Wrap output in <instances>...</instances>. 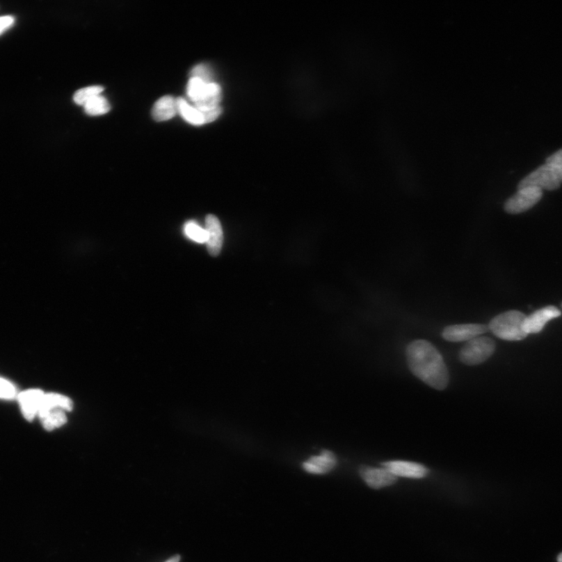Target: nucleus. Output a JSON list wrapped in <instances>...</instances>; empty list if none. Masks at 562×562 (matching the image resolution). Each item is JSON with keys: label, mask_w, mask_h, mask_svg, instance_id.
Segmentation results:
<instances>
[{"label": "nucleus", "mask_w": 562, "mask_h": 562, "mask_svg": "<svg viewBox=\"0 0 562 562\" xmlns=\"http://www.w3.org/2000/svg\"><path fill=\"white\" fill-rule=\"evenodd\" d=\"M408 367L425 384L443 391L449 385V374L443 357L431 343L417 340L406 350Z\"/></svg>", "instance_id": "nucleus-1"}, {"label": "nucleus", "mask_w": 562, "mask_h": 562, "mask_svg": "<svg viewBox=\"0 0 562 562\" xmlns=\"http://www.w3.org/2000/svg\"><path fill=\"white\" fill-rule=\"evenodd\" d=\"M527 316L519 311H508L495 317L490 322L488 328L501 339L515 342L525 339L528 336L523 330Z\"/></svg>", "instance_id": "nucleus-2"}, {"label": "nucleus", "mask_w": 562, "mask_h": 562, "mask_svg": "<svg viewBox=\"0 0 562 562\" xmlns=\"http://www.w3.org/2000/svg\"><path fill=\"white\" fill-rule=\"evenodd\" d=\"M187 93L195 107L201 112L213 111L220 107L221 88L217 83L207 84L200 79L191 78Z\"/></svg>", "instance_id": "nucleus-3"}, {"label": "nucleus", "mask_w": 562, "mask_h": 562, "mask_svg": "<svg viewBox=\"0 0 562 562\" xmlns=\"http://www.w3.org/2000/svg\"><path fill=\"white\" fill-rule=\"evenodd\" d=\"M495 342L487 337H477L468 342L460 351L459 360L467 366H476L487 361L495 353Z\"/></svg>", "instance_id": "nucleus-4"}, {"label": "nucleus", "mask_w": 562, "mask_h": 562, "mask_svg": "<svg viewBox=\"0 0 562 562\" xmlns=\"http://www.w3.org/2000/svg\"><path fill=\"white\" fill-rule=\"evenodd\" d=\"M561 183V179L556 171L545 163L522 179L518 187L519 189L531 187L542 191H553L558 189Z\"/></svg>", "instance_id": "nucleus-5"}, {"label": "nucleus", "mask_w": 562, "mask_h": 562, "mask_svg": "<svg viewBox=\"0 0 562 562\" xmlns=\"http://www.w3.org/2000/svg\"><path fill=\"white\" fill-rule=\"evenodd\" d=\"M543 196L539 188L527 187L519 189L518 193L506 202L504 209L510 214H519L533 207Z\"/></svg>", "instance_id": "nucleus-6"}, {"label": "nucleus", "mask_w": 562, "mask_h": 562, "mask_svg": "<svg viewBox=\"0 0 562 562\" xmlns=\"http://www.w3.org/2000/svg\"><path fill=\"white\" fill-rule=\"evenodd\" d=\"M488 330V326L484 324L452 325L444 328L442 336L446 341L451 342H469L475 337L487 333Z\"/></svg>", "instance_id": "nucleus-7"}, {"label": "nucleus", "mask_w": 562, "mask_h": 562, "mask_svg": "<svg viewBox=\"0 0 562 562\" xmlns=\"http://www.w3.org/2000/svg\"><path fill=\"white\" fill-rule=\"evenodd\" d=\"M45 393L40 389H30L17 394L23 416L28 421H33L40 412Z\"/></svg>", "instance_id": "nucleus-8"}, {"label": "nucleus", "mask_w": 562, "mask_h": 562, "mask_svg": "<svg viewBox=\"0 0 562 562\" xmlns=\"http://www.w3.org/2000/svg\"><path fill=\"white\" fill-rule=\"evenodd\" d=\"M561 314L560 310L554 306H547L527 316L523 323V330L528 335L540 333L547 322L559 317Z\"/></svg>", "instance_id": "nucleus-9"}, {"label": "nucleus", "mask_w": 562, "mask_h": 562, "mask_svg": "<svg viewBox=\"0 0 562 562\" xmlns=\"http://www.w3.org/2000/svg\"><path fill=\"white\" fill-rule=\"evenodd\" d=\"M360 474L369 488L376 490L392 486L397 481V477L385 468L378 469L369 467V466H362Z\"/></svg>", "instance_id": "nucleus-10"}, {"label": "nucleus", "mask_w": 562, "mask_h": 562, "mask_svg": "<svg viewBox=\"0 0 562 562\" xmlns=\"http://www.w3.org/2000/svg\"><path fill=\"white\" fill-rule=\"evenodd\" d=\"M384 468L397 476L421 479L429 474L424 465L406 461H390L382 464Z\"/></svg>", "instance_id": "nucleus-11"}, {"label": "nucleus", "mask_w": 562, "mask_h": 562, "mask_svg": "<svg viewBox=\"0 0 562 562\" xmlns=\"http://www.w3.org/2000/svg\"><path fill=\"white\" fill-rule=\"evenodd\" d=\"M206 232L208 252L212 257H217L221 251L223 234L220 222L215 216H207Z\"/></svg>", "instance_id": "nucleus-12"}, {"label": "nucleus", "mask_w": 562, "mask_h": 562, "mask_svg": "<svg viewBox=\"0 0 562 562\" xmlns=\"http://www.w3.org/2000/svg\"><path fill=\"white\" fill-rule=\"evenodd\" d=\"M337 465V458L330 451L325 450L321 455L310 458L305 461L303 469L309 474L322 475L333 470Z\"/></svg>", "instance_id": "nucleus-13"}, {"label": "nucleus", "mask_w": 562, "mask_h": 562, "mask_svg": "<svg viewBox=\"0 0 562 562\" xmlns=\"http://www.w3.org/2000/svg\"><path fill=\"white\" fill-rule=\"evenodd\" d=\"M72 408L73 402L66 396L55 393L45 394L38 417H40L55 410L72 411Z\"/></svg>", "instance_id": "nucleus-14"}, {"label": "nucleus", "mask_w": 562, "mask_h": 562, "mask_svg": "<svg viewBox=\"0 0 562 562\" xmlns=\"http://www.w3.org/2000/svg\"><path fill=\"white\" fill-rule=\"evenodd\" d=\"M177 112V99L170 95H166L159 99L153 106L152 115L153 119L161 122L173 118Z\"/></svg>", "instance_id": "nucleus-15"}, {"label": "nucleus", "mask_w": 562, "mask_h": 562, "mask_svg": "<svg viewBox=\"0 0 562 562\" xmlns=\"http://www.w3.org/2000/svg\"><path fill=\"white\" fill-rule=\"evenodd\" d=\"M177 112L191 125L200 126L206 125L205 117L203 113L195 106L189 105L186 100L182 98L177 99Z\"/></svg>", "instance_id": "nucleus-16"}, {"label": "nucleus", "mask_w": 562, "mask_h": 562, "mask_svg": "<svg viewBox=\"0 0 562 562\" xmlns=\"http://www.w3.org/2000/svg\"><path fill=\"white\" fill-rule=\"evenodd\" d=\"M62 410H55L40 417L42 426L48 431H52L67 423L66 414Z\"/></svg>", "instance_id": "nucleus-17"}, {"label": "nucleus", "mask_w": 562, "mask_h": 562, "mask_svg": "<svg viewBox=\"0 0 562 562\" xmlns=\"http://www.w3.org/2000/svg\"><path fill=\"white\" fill-rule=\"evenodd\" d=\"M84 106L86 113L90 116H99V115L106 114L111 111V105L100 95L89 100Z\"/></svg>", "instance_id": "nucleus-18"}, {"label": "nucleus", "mask_w": 562, "mask_h": 562, "mask_svg": "<svg viewBox=\"0 0 562 562\" xmlns=\"http://www.w3.org/2000/svg\"><path fill=\"white\" fill-rule=\"evenodd\" d=\"M104 90L102 86H89L79 89L74 95V101L76 104L85 106L89 100L98 97Z\"/></svg>", "instance_id": "nucleus-19"}, {"label": "nucleus", "mask_w": 562, "mask_h": 562, "mask_svg": "<svg viewBox=\"0 0 562 562\" xmlns=\"http://www.w3.org/2000/svg\"><path fill=\"white\" fill-rule=\"evenodd\" d=\"M184 232L188 237L199 243L207 242V235L206 230L202 229L194 221H190L184 227Z\"/></svg>", "instance_id": "nucleus-20"}, {"label": "nucleus", "mask_w": 562, "mask_h": 562, "mask_svg": "<svg viewBox=\"0 0 562 562\" xmlns=\"http://www.w3.org/2000/svg\"><path fill=\"white\" fill-rule=\"evenodd\" d=\"M17 389L14 384L8 380L0 378V399L5 400L15 399L18 394Z\"/></svg>", "instance_id": "nucleus-21"}, {"label": "nucleus", "mask_w": 562, "mask_h": 562, "mask_svg": "<svg viewBox=\"0 0 562 562\" xmlns=\"http://www.w3.org/2000/svg\"><path fill=\"white\" fill-rule=\"evenodd\" d=\"M191 78L200 79L204 82L210 84L214 83L213 73L211 70L205 65H200L195 66L191 72Z\"/></svg>", "instance_id": "nucleus-22"}, {"label": "nucleus", "mask_w": 562, "mask_h": 562, "mask_svg": "<svg viewBox=\"0 0 562 562\" xmlns=\"http://www.w3.org/2000/svg\"><path fill=\"white\" fill-rule=\"evenodd\" d=\"M546 163L556 171L562 181V149L554 152L546 159Z\"/></svg>", "instance_id": "nucleus-23"}, {"label": "nucleus", "mask_w": 562, "mask_h": 562, "mask_svg": "<svg viewBox=\"0 0 562 562\" xmlns=\"http://www.w3.org/2000/svg\"><path fill=\"white\" fill-rule=\"evenodd\" d=\"M15 18L12 16L0 17V35L9 30L15 24Z\"/></svg>", "instance_id": "nucleus-24"}, {"label": "nucleus", "mask_w": 562, "mask_h": 562, "mask_svg": "<svg viewBox=\"0 0 562 562\" xmlns=\"http://www.w3.org/2000/svg\"><path fill=\"white\" fill-rule=\"evenodd\" d=\"M180 560H181L180 555H175V556L170 558L169 560H168L166 562H179V561H180Z\"/></svg>", "instance_id": "nucleus-25"}, {"label": "nucleus", "mask_w": 562, "mask_h": 562, "mask_svg": "<svg viewBox=\"0 0 562 562\" xmlns=\"http://www.w3.org/2000/svg\"><path fill=\"white\" fill-rule=\"evenodd\" d=\"M557 560L558 562H562V553L559 555Z\"/></svg>", "instance_id": "nucleus-26"}]
</instances>
